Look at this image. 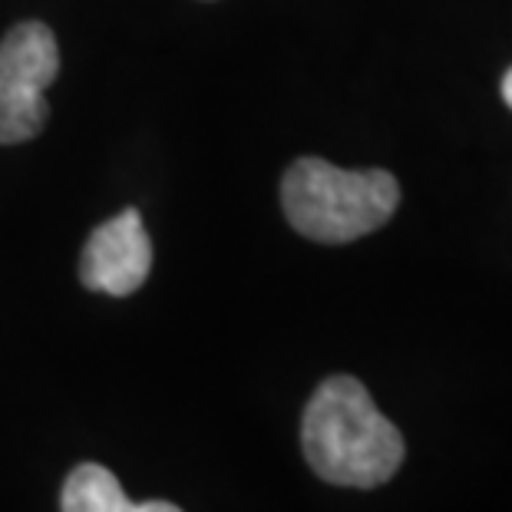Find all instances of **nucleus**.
I'll use <instances>...</instances> for the list:
<instances>
[{
	"label": "nucleus",
	"mask_w": 512,
	"mask_h": 512,
	"mask_svg": "<svg viewBox=\"0 0 512 512\" xmlns=\"http://www.w3.org/2000/svg\"><path fill=\"white\" fill-rule=\"evenodd\" d=\"M304 460L324 483L374 489L403 466L407 443L357 377L337 374L314 390L301 420Z\"/></svg>",
	"instance_id": "f257e3e1"
},
{
	"label": "nucleus",
	"mask_w": 512,
	"mask_h": 512,
	"mask_svg": "<svg viewBox=\"0 0 512 512\" xmlns=\"http://www.w3.org/2000/svg\"><path fill=\"white\" fill-rule=\"evenodd\" d=\"M400 182L384 169H337L304 156L281 179V209L291 228L311 242L347 245L394 219Z\"/></svg>",
	"instance_id": "f03ea898"
},
{
	"label": "nucleus",
	"mask_w": 512,
	"mask_h": 512,
	"mask_svg": "<svg viewBox=\"0 0 512 512\" xmlns=\"http://www.w3.org/2000/svg\"><path fill=\"white\" fill-rule=\"evenodd\" d=\"M60 73L57 37L40 20L17 24L0 43V146L40 136L50 116L47 90Z\"/></svg>",
	"instance_id": "7ed1b4c3"
},
{
	"label": "nucleus",
	"mask_w": 512,
	"mask_h": 512,
	"mask_svg": "<svg viewBox=\"0 0 512 512\" xmlns=\"http://www.w3.org/2000/svg\"><path fill=\"white\" fill-rule=\"evenodd\" d=\"M152 271V242L136 209L93 228L80 255V281L90 291L126 298L146 285Z\"/></svg>",
	"instance_id": "20e7f679"
},
{
	"label": "nucleus",
	"mask_w": 512,
	"mask_h": 512,
	"mask_svg": "<svg viewBox=\"0 0 512 512\" xmlns=\"http://www.w3.org/2000/svg\"><path fill=\"white\" fill-rule=\"evenodd\" d=\"M63 512H182L179 506L166 499H152V503H133L119 479L100 463H83L67 476L60 496Z\"/></svg>",
	"instance_id": "39448f33"
},
{
	"label": "nucleus",
	"mask_w": 512,
	"mask_h": 512,
	"mask_svg": "<svg viewBox=\"0 0 512 512\" xmlns=\"http://www.w3.org/2000/svg\"><path fill=\"white\" fill-rule=\"evenodd\" d=\"M503 100L512 110V70H506V76H503Z\"/></svg>",
	"instance_id": "423d86ee"
}]
</instances>
